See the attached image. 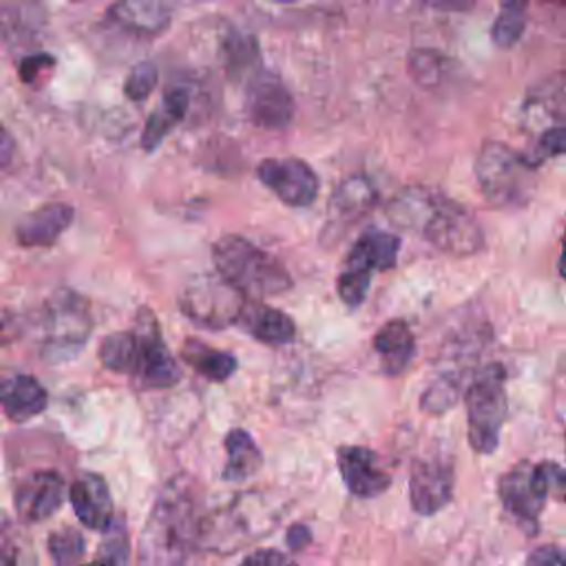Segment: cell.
Instances as JSON below:
<instances>
[{
  "mask_svg": "<svg viewBox=\"0 0 566 566\" xmlns=\"http://www.w3.org/2000/svg\"><path fill=\"white\" fill-rule=\"evenodd\" d=\"M497 495L502 506L528 531H537V520L546 502V493L537 480L535 464L528 460L517 462L497 482Z\"/></svg>",
  "mask_w": 566,
  "mask_h": 566,
  "instance_id": "obj_11",
  "label": "cell"
},
{
  "mask_svg": "<svg viewBox=\"0 0 566 566\" xmlns=\"http://www.w3.org/2000/svg\"><path fill=\"white\" fill-rule=\"evenodd\" d=\"M135 332H137L139 345H142L139 367H137L135 378L144 387H153V389L172 387L175 382H179L181 369L161 338L155 314L148 310H142L137 316Z\"/></svg>",
  "mask_w": 566,
  "mask_h": 566,
  "instance_id": "obj_12",
  "label": "cell"
},
{
  "mask_svg": "<svg viewBox=\"0 0 566 566\" xmlns=\"http://www.w3.org/2000/svg\"><path fill=\"white\" fill-rule=\"evenodd\" d=\"M256 177L283 203L294 208L310 206L318 195L316 172L298 157H268L256 166Z\"/></svg>",
  "mask_w": 566,
  "mask_h": 566,
  "instance_id": "obj_10",
  "label": "cell"
},
{
  "mask_svg": "<svg viewBox=\"0 0 566 566\" xmlns=\"http://www.w3.org/2000/svg\"><path fill=\"white\" fill-rule=\"evenodd\" d=\"M467 436L475 453L489 455L500 444L506 420V369L500 363H486L475 369L467 391Z\"/></svg>",
  "mask_w": 566,
  "mask_h": 566,
  "instance_id": "obj_5",
  "label": "cell"
},
{
  "mask_svg": "<svg viewBox=\"0 0 566 566\" xmlns=\"http://www.w3.org/2000/svg\"><path fill=\"white\" fill-rule=\"evenodd\" d=\"M334 208L338 217H347V219H356L360 214H365L374 201H376V188L371 186V181L367 177H349L345 179L336 192H334Z\"/></svg>",
  "mask_w": 566,
  "mask_h": 566,
  "instance_id": "obj_27",
  "label": "cell"
},
{
  "mask_svg": "<svg viewBox=\"0 0 566 566\" xmlns=\"http://www.w3.org/2000/svg\"><path fill=\"white\" fill-rule=\"evenodd\" d=\"M475 179L493 208H522L535 190V166L504 142L486 139L475 155Z\"/></svg>",
  "mask_w": 566,
  "mask_h": 566,
  "instance_id": "obj_4",
  "label": "cell"
},
{
  "mask_svg": "<svg viewBox=\"0 0 566 566\" xmlns=\"http://www.w3.org/2000/svg\"><path fill=\"white\" fill-rule=\"evenodd\" d=\"M245 303L248 298L219 274H199L179 294V310L206 329H223L239 323Z\"/></svg>",
  "mask_w": 566,
  "mask_h": 566,
  "instance_id": "obj_8",
  "label": "cell"
},
{
  "mask_svg": "<svg viewBox=\"0 0 566 566\" xmlns=\"http://www.w3.org/2000/svg\"><path fill=\"white\" fill-rule=\"evenodd\" d=\"M11 22H13V18L9 15V7H2V4H0V35H4V33L9 31Z\"/></svg>",
  "mask_w": 566,
  "mask_h": 566,
  "instance_id": "obj_43",
  "label": "cell"
},
{
  "mask_svg": "<svg viewBox=\"0 0 566 566\" xmlns=\"http://www.w3.org/2000/svg\"><path fill=\"white\" fill-rule=\"evenodd\" d=\"M66 482L57 471H35L15 489V513L27 524H38L57 513L64 502Z\"/></svg>",
  "mask_w": 566,
  "mask_h": 566,
  "instance_id": "obj_14",
  "label": "cell"
},
{
  "mask_svg": "<svg viewBox=\"0 0 566 566\" xmlns=\"http://www.w3.org/2000/svg\"><path fill=\"white\" fill-rule=\"evenodd\" d=\"M69 500H71V506H73L77 520L86 528L104 533L111 526V522L115 520L113 497H111L106 480L99 473L77 475L69 489Z\"/></svg>",
  "mask_w": 566,
  "mask_h": 566,
  "instance_id": "obj_16",
  "label": "cell"
},
{
  "mask_svg": "<svg viewBox=\"0 0 566 566\" xmlns=\"http://www.w3.org/2000/svg\"><path fill=\"white\" fill-rule=\"evenodd\" d=\"M203 511L188 478L168 482L157 495L137 542V566H186L201 551Z\"/></svg>",
  "mask_w": 566,
  "mask_h": 566,
  "instance_id": "obj_1",
  "label": "cell"
},
{
  "mask_svg": "<svg viewBox=\"0 0 566 566\" xmlns=\"http://www.w3.org/2000/svg\"><path fill=\"white\" fill-rule=\"evenodd\" d=\"M374 349L387 376H400L416 354V338L402 318L387 321L374 336Z\"/></svg>",
  "mask_w": 566,
  "mask_h": 566,
  "instance_id": "obj_19",
  "label": "cell"
},
{
  "mask_svg": "<svg viewBox=\"0 0 566 566\" xmlns=\"http://www.w3.org/2000/svg\"><path fill=\"white\" fill-rule=\"evenodd\" d=\"M159 80L157 66L153 62H139L130 69V73L124 80V95L133 102H142L150 95Z\"/></svg>",
  "mask_w": 566,
  "mask_h": 566,
  "instance_id": "obj_34",
  "label": "cell"
},
{
  "mask_svg": "<svg viewBox=\"0 0 566 566\" xmlns=\"http://www.w3.org/2000/svg\"><path fill=\"white\" fill-rule=\"evenodd\" d=\"M55 64V60L46 53H38V55H27L20 66H18V73H20V80L22 82H35L38 75H42L46 69H51Z\"/></svg>",
  "mask_w": 566,
  "mask_h": 566,
  "instance_id": "obj_38",
  "label": "cell"
},
{
  "mask_svg": "<svg viewBox=\"0 0 566 566\" xmlns=\"http://www.w3.org/2000/svg\"><path fill=\"white\" fill-rule=\"evenodd\" d=\"M566 155V124L548 126L535 142L533 150L526 155V159L537 168L544 159H553Z\"/></svg>",
  "mask_w": 566,
  "mask_h": 566,
  "instance_id": "obj_33",
  "label": "cell"
},
{
  "mask_svg": "<svg viewBox=\"0 0 566 566\" xmlns=\"http://www.w3.org/2000/svg\"><path fill=\"white\" fill-rule=\"evenodd\" d=\"M170 18H172L170 4L155 2V0H128V2H117L108 7L111 22H115L126 31L144 33V35L161 33L170 24Z\"/></svg>",
  "mask_w": 566,
  "mask_h": 566,
  "instance_id": "obj_21",
  "label": "cell"
},
{
  "mask_svg": "<svg viewBox=\"0 0 566 566\" xmlns=\"http://www.w3.org/2000/svg\"><path fill=\"white\" fill-rule=\"evenodd\" d=\"M239 566H298V564L279 548H256L250 555H245Z\"/></svg>",
  "mask_w": 566,
  "mask_h": 566,
  "instance_id": "obj_36",
  "label": "cell"
},
{
  "mask_svg": "<svg viewBox=\"0 0 566 566\" xmlns=\"http://www.w3.org/2000/svg\"><path fill=\"white\" fill-rule=\"evenodd\" d=\"M285 542H287V548H292V551L305 548V546L312 542V531H310V526H305V524H292V526L287 528Z\"/></svg>",
  "mask_w": 566,
  "mask_h": 566,
  "instance_id": "obj_40",
  "label": "cell"
},
{
  "mask_svg": "<svg viewBox=\"0 0 566 566\" xmlns=\"http://www.w3.org/2000/svg\"><path fill=\"white\" fill-rule=\"evenodd\" d=\"M82 566H108V564H104L102 559H97V557H95L93 562H86V564H82Z\"/></svg>",
  "mask_w": 566,
  "mask_h": 566,
  "instance_id": "obj_45",
  "label": "cell"
},
{
  "mask_svg": "<svg viewBox=\"0 0 566 566\" xmlns=\"http://www.w3.org/2000/svg\"><path fill=\"white\" fill-rule=\"evenodd\" d=\"M471 378L455 374V371L438 369V374L427 382V387L420 394V409L431 416L447 413L449 409H453L458 405V400L467 391Z\"/></svg>",
  "mask_w": 566,
  "mask_h": 566,
  "instance_id": "obj_24",
  "label": "cell"
},
{
  "mask_svg": "<svg viewBox=\"0 0 566 566\" xmlns=\"http://www.w3.org/2000/svg\"><path fill=\"white\" fill-rule=\"evenodd\" d=\"M15 157V142L11 133L0 124V168H7Z\"/></svg>",
  "mask_w": 566,
  "mask_h": 566,
  "instance_id": "obj_42",
  "label": "cell"
},
{
  "mask_svg": "<svg viewBox=\"0 0 566 566\" xmlns=\"http://www.w3.org/2000/svg\"><path fill=\"white\" fill-rule=\"evenodd\" d=\"M0 407L13 422H24L46 407V389L29 374L0 376Z\"/></svg>",
  "mask_w": 566,
  "mask_h": 566,
  "instance_id": "obj_18",
  "label": "cell"
},
{
  "mask_svg": "<svg viewBox=\"0 0 566 566\" xmlns=\"http://www.w3.org/2000/svg\"><path fill=\"white\" fill-rule=\"evenodd\" d=\"M217 274L234 285L248 301L281 294L292 287V279L283 263L270 252L239 234H223L212 245Z\"/></svg>",
  "mask_w": 566,
  "mask_h": 566,
  "instance_id": "obj_3",
  "label": "cell"
},
{
  "mask_svg": "<svg viewBox=\"0 0 566 566\" xmlns=\"http://www.w3.org/2000/svg\"><path fill=\"white\" fill-rule=\"evenodd\" d=\"M336 464L347 491L356 497H376L391 484L389 473L380 467L378 455L360 444L336 449Z\"/></svg>",
  "mask_w": 566,
  "mask_h": 566,
  "instance_id": "obj_15",
  "label": "cell"
},
{
  "mask_svg": "<svg viewBox=\"0 0 566 566\" xmlns=\"http://www.w3.org/2000/svg\"><path fill=\"white\" fill-rule=\"evenodd\" d=\"M387 217L394 226L418 232L451 256H471L484 248V232L475 217L431 186H409L396 192Z\"/></svg>",
  "mask_w": 566,
  "mask_h": 566,
  "instance_id": "obj_2",
  "label": "cell"
},
{
  "mask_svg": "<svg viewBox=\"0 0 566 566\" xmlns=\"http://www.w3.org/2000/svg\"><path fill=\"white\" fill-rule=\"evenodd\" d=\"M524 566H566V551L553 544L537 546L528 553Z\"/></svg>",
  "mask_w": 566,
  "mask_h": 566,
  "instance_id": "obj_37",
  "label": "cell"
},
{
  "mask_svg": "<svg viewBox=\"0 0 566 566\" xmlns=\"http://www.w3.org/2000/svg\"><path fill=\"white\" fill-rule=\"evenodd\" d=\"M188 99H190V95L184 86H175L164 93L161 102L148 115L146 126L142 130V148L144 150H155L164 142V137L184 119V115L188 111Z\"/></svg>",
  "mask_w": 566,
  "mask_h": 566,
  "instance_id": "obj_22",
  "label": "cell"
},
{
  "mask_svg": "<svg viewBox=\"0 0 566 566\" xmlns=\"http://www.w3.org/2000/svg\"><path fill=\"white\" fill-rule=\"evenodd\" d=\"M93 332L91 310L84 296L69 287L55 290L40 316V354L51 363H62L82 352Z\"/></svg>",
  "mask_w": 566,
  "mask_h": 566,
  "instance_id": "obj_6",
  "label": "cell"
},
{
  "mask_svg": "<svg viewBox=\"0 0 566 566\" xmlns=\"http://www.w3.org/2000/svg\"><path fill=\"white\" fill-rule=\"evenodd\" d=\"M73 208L69 203H44L24 214L15 226V239L24 248H46L71 226Z\"/></svg>",
  "mask_w": 566,
  "mask_h": 566,
  "instance_id": "obj_17",
  "label": "cell"
},
{
  "mask_svg": "<svg viewBox=\"0 0 566 566\" xmlns=\"http://www.w3.org/2000/svg\"><path fill=\"white\" fill-rule=\"evenodd\" d=\"M239 325L252 338H256L261 343H270V345L290 343L296 332L294 321L285 312H281L263 301H248L239 316Z\"/></svg>",
  "mask_w": 566,
  "mask_h": 566,
  "instance_id": "obj_20",
  "label": "cell"
},
{
  "mask_svg": "<svg viewBox=\"0 0 566 566\" xmlns=\"http://www.w3.org/2000/svg\"><path fill=\"white\" fill-rule=\"evenodd\" d=\"M442 64H444V57L438 51H429V49L413 51L407 62L411 77L420 86H436L442 77Z\"/></svg>",
  "mask_w": 566,
  "mask_h": 566,
  "instance_id": "obj_31",
  "label": "cell"
},
{
  "mask_svg": "<svg viewBox=\"0 0 566 566\" xmlns=\"http://www.w3.org/2000/svg\"><path fill=\"white\" fill-rule=\"evenodd\" d=\"M398 252H400V239L394 232L365 230L356 239L338 274L336 292L340 301L349 307L360 305L369 292L374 272L394 268Z\"/></svg>",
  "mask_w": 566,
  "mask_h": 566,
  "instance_id": "obj_7",
  "label": "cell"
},
{
  "mask_svg": "<svg viewBox=\"0 0 566 566\" xmlns=\"http://www.w3.org/2000/svg\"><path fill=\"white\" fill-rule=\"evenodd\" d=\"M526 111H539L548 119H566V75L557 73L528 91Z\"/></svg>",
  "mask_w": 566,
  "mask_h": 566,
  "instance_id": "obj_28",
  "label": "cell"
},
{
  "mask_svg": "<svg viewBox=\"0 0 566 566\" xmlns=\"http://www.w3.org/2000/svg\"><path fill=\"white\" fill-rule=\"evenodd\" d=\"M559 274L562 279L566 281V228H564V234H562V252H559Z\"/></svg>",
  "mask_w": 566,
  "mask_h": 566,
  "instance_id": "obj_44",
  "label": "cell"
},
{
  "mask_svg": "<svg viewBox=\"0 0 566 566\" xmlns=\"http://www.w3.org/2000/svg\"><path fill=\"white\" fill-rule=\"evenodd\" d=\"M526 27V2H502L491 24V40L500 49L517 44Z\"/></svg>",
  "mask_w": 566,
  "mask_h": 566,
  "instance_id": "obj_29",
  "label": "cell"
},
{
  "mask_svg": "<svg viewBox=\"0 0 566 566\" xmlns=\"http://www.w3.org/2000/svg\"><path fill=\"white\" fill-rule=\"evenodd\" d=\"M537 480L546 493V497H553L557 502L566 504V467L553 460H544L535 464Z\"/></svg>",
  "mask_w": 566,
  "mask_h": 566,
  "instance_id": "obj_35",
  "label": "cell"
},
{
  "mask_svg": "<svg viewBox=\"0 0 566 566\" xmlns=\"http://www.w3.org/2000/svg\"><path fill=\"white\" fill-rule=\"evenodd\" d=\"M86 553L84 535L73 526H62L49 535V555L53 566H82Z\"/></svg>",
  "mask_w": 566,
  "mask_h": 566,
  "instance_id": "obj_30",
  "label": "cell"
},
{
  "mask_svg": "<svg viewBox=\"0 0 566 566\" xmlns=\"http://www.w3.org/2000/svg\"><path fill=\"white\" fill-rule=\"evenodd\" d=\"M181 356L192 369H197V374L206 376L208 380H217V382L230 378L237 369V358L230 352L214 349L197 338H188L184 343Z\"/></svg>",
  "mask_w": 566,
  "mask_h": 566,
  "instance_id": "obj_25",
  "label": "cell"
},
{
  "mask_svg": "<svg viewBox=\"0 0 566 566\" xmlns=\"http://www.w3.org/2000/svg\"><path fill=\"white\" fill-rule=\"evenodd\" d=\"M245 111L261 128H285L294 115V99L272 71H256L245 91Z\"/></svg>",
  "mask_w": 566,
  "mask_h": 566,
  "instance_id": "obj_13",
  "label": "cell"
},
{
  "mask_svg": "<svg viewBox=\"0 0 566 566\" xmlns=\"http://www.w3.org/2000/svg\"><path fill=\"white\" fill-rule=\"evenodd\" d=\"M20 332H22L20 318H18L13 312L0 307V347H4V345H9V343L18 340V338H20Z\"/></svg>",
  "mask_w": 566,
  "mask_h": 566,
  "instance_id": "obj_39",
  "label": "cell"
},
{
  "mask_svg": "<svg viewBox=\"0 0 566 566\" xmlns=\"http://www.w3.org/2000/svg\"><path fill=\"white\" fill-rule=\"evenodd\" d=\"M223 447H226V455H228L223 471H221L223 480L243 482L261 469L263 453L248 431H243V429L228 431Z\"/></svg>",
  "mask_w": 566,
  "mask_h": 566,
  "instance_id": "obj_23",
  "label": "cell"
},
{
  "mask_svg": "<svg viewBox=\"0 0 566 566\" xmlns=\"http://www.w3.org/2000/svg\"><path fill=\"white\" fill-rule=\"evenodd\" d=\"M128 555H130V546H128L126 528L122 520H113L111 526L104 531V542L97 559H102L108 566H126Z\"/></svg>",
  "mask_w": 566,
  "mask_h": 566,
  "instance_id": "obj_32",
  "label": "cell"
},
{
  "mask_svg": "<svg viewBox=\"0 0 566 566\" xmlns=\"http://www.w3.org/2000/svg\"><path fill=\"white\" fill-rule=\"evenodd\" d=\"M0 566H18V546L4 528H0Z\"/></svg>",
  "mask_w": 566,
  "mask_h": 566,
  "instance_id": "obj_41",
  "label": "cell"
},
{
  "mask_svg": "<svg viewBox=\"0 0 566 566\" xmlns=\"http://www.w3.org/2000/svg\"><path fill=\"white\" fill-rule=\"evenodd\" d=\"M453 462L444 453H429L413 460L409 471V502L420 515H433L451 502Z\"/></svg>",
  "mask_w": 566,
  "mask_h": 566,
  "instance_id": "obj_9",
  "label": "cell"
},
{
  "mask_svg": "<svg viewBox=\"0 0 566 566\" xmlns=\"http://www.w3.org/2000/svg\"><path fill=\"white\" fill-rule=\"evenodd\" d=\"M139 354L142 345L135 329L108 334L99 345V363L115 374L135 376L139 367Z\"/></svg>",
  "mask_w": 566,
  "mask_h": 566,
  "instance_id": "obj_26",
  "label": "cell"
}]
</instances>
